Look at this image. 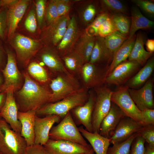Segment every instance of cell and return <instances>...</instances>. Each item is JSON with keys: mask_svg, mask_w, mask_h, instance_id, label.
I'll return each instance as SVG.
<instances>
[{"mask_svg": "<svg viewBox=\"0 0 154 154\" xmlns=\"http://www.w3.org/2000/svg\"><path fill=\"white\" fill-rule=\"evenodd\" d=\"M24 84L16 93V100L19 111H37L49 103L51 93L35 82L27 72L23 74Z\"/></svg>", "mask_w": 154, "mask_h": 154, "instance_id": "cell-1", "label": "cell"}, {"mask_svg": "<svg viewBox=\"0 0 154 154\" xmlns=\"http://www.w3.org/2000/svg\"><path fill=\"white\" fill-rule=\"evenodd\" d=\"M89 96L87 89L81 88L58 101L46 104L36 111V115L40 117L56 115L63 118L74 108L84 105Z\"/></svg>", "mask_w": 154, "mask_h": 154, "instance_id": "cell-2", "label": "cell"}, {"mask_svg": "<svg viewBox=\"0 0 154 154\" xmlns=\"http://www.w3.org/2000/svg\"><path fill=\"white\" fill-rule=\"evenodd\" d=\"M27 146L20 133L0 118V152L3 154H23Z\"/></svg>", "mask_w": 154, "mask_h": 154, "instance_id": "cell-3", "label": "cell"}, {"mask_svg": "<svg viewBox=\"0 0 154 154\" xmlns=\"http://www.w3.org/2000/svg\"><path fill=\"white\" fill-rule=\"evenodd\" d=\"M49 137L54 140H66L85 145L89 144L77 127L70 112L56 125L52 127Z\"/></svg>", "mask_w": 154, "mask_h": 154, "instance_id": "cell-4", "label": "cell"}, {"mask_svg": "<svg viewBox=\"0 0 154 154\" xmlns=\"http://www.w3.org/2000/svg\"><path fill=\"white\" fill-rule=\"evenodd\" d=\"M94 89L95 99L92 115V132L99 133L101 123L111 107L112 91L102 86Z\"/></svg>", "mask_w": 154, "mask_h": 154, "instance_id": "cell-5", "label": "cell"}, {"mask_svg": "<svg viewBox=\"0 0 154 154\" xmlns=\"http://www.w3.org/2000/svg\"><path fill=\"white\" fill-rule=\"evenodd\" d=\"M128 88L126 86H119L113 91L111 102L116 105L126 116L131 117L144 125L141 111L137 108L130 96Z\"/></svg>", "mask_w": 154, "mask_h": 154, "instance_id": "cell-6", "label": "cell"}, {"mask_svg": "<svg viewBox=\"0 0 154 154\" xmlns=\"http://www.w3.org/2000/svg\"><path fill=\"white\" fill-rule=\"evenodd\" d=\"M50 87L52 92L49 103L58 101L81 88L72 75L65 74H60L52 80Z\"/></svg>", "mask_w": 154, "mask_h": 154, "instance_id": "cell-7", "label": "cell"}, {"mask_svg": "<svg viewBox=\"0 0 154 154\" xmlns=\"http://www.w3.org/2000/svg\"><path fill=\"white\" fill-rule=\"evenodd\" d=\"M70 18L68 14L58 17L42 31L41 42L45 46L56 47L61 41Z\"/></svg>", "mask_w": 154, "mask_h": 154, "instance_id": "cell-8", "label": "cell"}, {"mask_svg": "<svg viewBox=\"0 0 154 154\" xmlns=\"http://www.w3.org/2000/svg\"><path fill=\"white\" fill-rule=\"evenodd\" d=\"M11 38V45L15 50L17 57L23 64H27L41 46L40 41L19 34H14Z\"/></svg>", "mask_w": 154, "mask_h": 154, "instance_id": "cell-9", "label": "cell"}, {"mask_svg": "<svg viewBox=\"0 0 154 154\" xmlns=\"http://www.w3.org/2000/svg\"><path fill=\"white\" fill-rule=\"evenodd\" d=\"M141 67L137 61H124L116 66L107 76L105 83L121 86L134 75Z\"/></svg>", "mask_w": 154, "mask_h": 154, "instance_id": "cell-10", "label": "cell"}, {"mask_svg": "<svg viewBox=\"0 0 154 154\" xmlns=\"http://www.w3.org/2000/svg\"><path fill=\"white\" fill-rule=\"evenodd\" d=\"M108 69V66L101 67L89 62L85 63L80 74L84 88L94 89L102 86L105 82Z\"/></svg>", "mask_w": 154, "mask_h": 154, "instance_id": "cell-11", "label": "cell"}, {"mask_svg": "<svg viewBox=\"0 0 154 154\" xmlns=\"http://www.w3.org/2000/svg\"><path fill=\"white\" fill-rule=\"evenodd\" d=\"M48 154H86L92 148L87 145L63 140L49 139L44 145Z\"/></svg>", "mask_w": 154, "mask_h": 154, "instance_id": "cell-12", "label": "cell"}, {"mask_svg": "<svg viewBox=\"0 0 154 154\" xmlns=\"http://www.w3.org/2000/svg\"><path fill=\"white\" fill-rule=\"evenodd\" d=\"M5 91L7 93L6 101L0 112V117L9 125L13 130L20 133L21 126L18 118L19 110L14 96V89L10 87Z\"/></svg>", "mask_w": 154, "mask_h": 154, "instance_id": "cell-13", "label": "cell"}, {"mask_svg": "<svg viewBox=\"0 0 154 154\" xmlns=\"http://www.w3.org/2000/svg\"><path fill=\"white\" fill-rule=\"evenodd\" d=\"M82 34L75 16L70 18L66 30L62 39L56 47L60 57L72 51L74 47Z\"/></svg>", "mask_w": 154, "mask_h": 154, "instance_id": "cell-14", "label": "cell"}, {"mask_svg": "<svg viewBox=\"0 0 154 154\" xmlns=\"http://www.w3.org/2000/svg\"><path fill=\"white\" fill-rule=\"evenodd\" d=\"M144 125L131 117L125 116L120 120L109 139L110 143L113 145L125 141L137 133Z\"/></svg>", "mask_w": 154, "mask_h": 154, "instance_id": "cell-15", "label": "cell"}, {"mask_svg": "<svg viewBox=\"0 0 154 154\" xmlns=\"http://www.w3.org/2000/svg\"><path fill=\"white\" fill-rule=\"evenodd\" d=\"M153 82V79H149L139 89L128 88L130 96L141 111L146 109H154Z\"/></svg>", "mask_w": 154, "mask_h": 154, "instance_id": "cell-16", "label": "cell"}, {"mask_svg": "<svg viewBox=\"0 0 154 154\" xmlns=\"http://www.w3.org/2000/svg\"><path fill=\"white\" fill-rule=\"evenodd\" d=\"M95 99V94L90 92L87 101L84 105L71 110V114L76 125H82L86 130L90 132H92V118Z\"/></svg>", "mask_w": 154, "mask_h": 154, "instance_id": "cell-17", "label": "cell"}, {"mask_svg": "<svg viewBox=\"0 0 154 154\" xmlns=\"http://www.w3.org/2000/svg\"><path fill=\"white\" fill-rule=\"evenodd\" d=\"M61 118L56 115L43 117L36 115L34 124L35 144L44 145L50 139V132L53 125L59 123Z\"/></svg>", "mask_w": 154, "mask_h": 154, "instance_id": "cell-18", "label": "cell"}, {"mask_svg": "<svg viewBox=\"0 0 154 154\" xmlns=\"http://www.w3.org/2000/svg\"><path fill=\"white\" fill-rule=\"evenodd\" d=\"M7 62L4 68L1 70L4 77V82L1 91H5L12 87L14 91L20 87L22 79L21 75L17 66L15 57L10 50L6 51Z\"/></svg>", "mask_w": 154, "mask_h": 154, "instance_id": "cell-19", "label": "cell"}, {"mask_svg": "<svg viewBox=\"0 0 154 154\" xmlns=\"http://www.w3.org/2000/svg\"><path fill=\"white\" fill-rule=\"evenodd\" d=\"M125 116H126L121 110L112 102L109 112L101 123L99 134L109 139L113 135L120 120Z\"/></svg>", "mask_w": 154, "mask_h": 154, "instance_id": "cell-20", "label": "cell"}, {"mask_svg": "<svg viewBox=\"0 0 154 154\" xmlns=\"http://www.w3.org/2000/svg\"><path fill=\"white\" fill-rule=\"evenodd\" d=\"M28 0H18L9 7L7 11V34L11 38L14 34L18 24L23 17L29 3Z\"/></svg>", "mask_w": 154, "mask_h": 154, "instance_id": "cell-21", "label": "cell"}, {"mask_svg": "<svg viewBox=\"0 0 154 154\" xmlns=\"http://www.w3.org/2000/svg\"><path fill=\"white\" fill-rule=\"evenodd\" d=\"M39 53L40 59L52 71L60 74L72 75L64 65L56 48L45 46Z\"/></svg>", "mask_w": 154, "mask_h": 154, "instance_id": "cell-22", "label": "cell"}, {"mask_svg": "<svg viewBox=\"0 0 154 154\" xmlns=\"http://www.w3.org/2000/svg\"><path fill=\"white\" fill-rule=\"evenodd\" d=\"M36 110L19 111L18 118L21 126V135L25 140L27 146L35 143L34 124Z\"/></svg>", "mask_w": 154, "mask_h": 154, "instance_id": "cell-23", "label": "cell"}, {"mask_svg": "<svg viewBox=\"0 0 154 154\" xmlns=\"http://www.w3.org/2000/svg\"><path fill=\"white\" fill-rule=\"evenodd\" d=\"M82 136L89 142L96 154H106L110 143L109 139L102 136L97 132L88 131L81 126L78 128Z\"/></svg>", "mask_w": 154, "mask_h": 154, "instance_id": "cell-24", "label": "cell"}, {"mask_svg": "<svg viewBox=\"0 0 154 154\" xmlns=\"http://www.w3.org/2000/svg\"><path fill=\"white\" fill-rule=\"evenodd\" d=\"M145 37L141 32H139L136 35L135 41L128 58L129 60L137 62L143 66L147 61L153 56V53L146 51L144 46L145 42Z\"/></svg>", "mask_w": 154, "mask_h": 154, "instance_id": "cell-25", "label": "cell"}, {"mask_svg": "<svg viewBox=\"0 0 154 154\" xmlns=\"http://www.w3.org/2000/svg\"><path fill=\"white\" fill-rule=\"evenodd\" d=\"M154 69V58L153 56L147 61L143 67L125 84L129 88L140 87L149 79Z\"/></svg>", "mask_w": 154, "mask_h": 154, "instance_id": "cell-26", "label": "cell"}, {"mask_svg": "<svg viewBox=\"0 0 154 154\" xmlns=\"http://www.w3.org/2000/svg\"><path fill=\"white\" fill-rule=\"evenodd\" d=\"M131 13V23L128 38L133 36L139 30H148L153 27L154 22L145 17L137 7H132Z\"/></svg>", "mask_w": 154, "mask_h": 154, "instance_id": "cell-27", "label": "cell"}, {"mask_svg": "<svg viewBox=\"0 0 154 154\" xmlns=\"http://www.w3.org/2000/svg\"><path fill=\"white\" fill-rule=\"evenodd\" d=\"M112 61L111 58L105 46L104 38L96 37L94 45L89 62L98 65L104 63L109 66Z\"/></svg>", "mask_w": 154, "mask_h": 154, "instance_id": "cell-28", "label": "cell"}, {"mask_svg": "<svg viewBox=\"0 0 154 154\" xmlns=\"http://www.w3.org/2000/svg\"><path fill=\"white\" fill-rule=\"evenodd\" d=\"M96 38V37L88 35L85 33L82 34L74 47L72 50L82 57L85 63L89 62Z\"/></svg>", "mask_w": 154, "mask_h": 154, "instance_id": "cell-29", "label": "cell"}, {"mask_svg": "<svg viewBox=\"0 0 154 154\" xmlns=\"http://www.w3.org/2000/svg\"><path fill=\"white\" fill-rule=\"evenodd\" d=\"M136 38L135 34L131 38H128L117 50L108 66L107 76L118 64L128 58L134 46Z\"/></svg>", "mask_w": 154, "mask_h": 154, "instance_id": "cell-30", "label": "cell"}, {"mask_svg": "<svg viewBox=\"0 0 154 154\" xmlns=\"http://www.w3.org/2000/svg\"><path fill=\"white\" fill-rule=\"evenodd\" d=\"M78 9L79 18L86 28L93 21L98 13L96 5L93 1H88L83 4Z\"/></svg>", "mask_w": 154, "mask_h": 154, "instance_id": "cell-31", "label": "cell"}, {"mask_svg": "<svg viewBox=\"0 0 154 154\" xmlns=\"http://www.w3.org/2000/svg\"><path fill=\"white\" fill-rule=\"evenodd\" d=\"M128 38L118 31L104 38L105 46L112 60L117 50Z\"/></svg>", "mask_w": 154, "mask_h": 154, "instance_id": "cell-32", "label": "cell"}, {"mask_svg": "<svg viewBox=\"0 0 154 154\" xmlns=\"http://www.w3.org/2000/svg\"><path fill=\"white\" fill-rule=\"evenodd\" d=\"M110 17L118 31L128 37L131 23V17L120 13H111Z\"/></svg>", "mask_w": 154, "mask_h": 154, "instance_id": "cell-33", "label": "cell"}, {"mask_svg": "<svg viewBox=\"0 0 154 154\" xmlns=\"http://www.w3.org/2000/svg\"><path fill=\"white\" fill-rule=\"evenodd\" d=\"M65 66L72 72L80 74L85 63L82 57L74 51L61 57Z\"/></svg>", "mask_w": 154, "mask_h": 154, "instance_id": "cell-34", "label": "cell"}, {"mask_svg": "<svg viewBox=\"0 0 154 154\" xmlns=\"http://www.w3.org/2000/svg\"><path fill=\"white\" fill-rule=\"evenodd\" d=\"M100 2L105 11L110 13H120L127 15L129 13L126 7L119 0H102Z\"/></svg>", "mask_w": 154, "mask_h": 154, "instance_id": "cell-35", "label": "cell"}, {"mask_svg": "<svg viewBox=\"0 0 154 154\" xmlns=\"http://www.w3.org/2000/svg\"><path fill=\"white\" fill-rule=\"evenodd\" d=\"M137 135L136 133L125 141L113 145L108 147L106 154H129L132 143Z\"/></svg>", "mask_w": 154, "mask_h": 154, "instance_id": "cell-36", "label": "cell"}, {"mask_svg": "<svg viewBox=\"0 0 154 154\" xmlns=\"http://www.w3.org/2000/svg\"><path fill=\"white\" fill-rule=\"evenodd\" d=\"M110 13L106 11L101 12L86 28L85 33L91 36H98V32L99 27L104 21L110 16Z\"/></svg>", "mask_w": 154, "mask_h": 154, "instance_id": "cell-37", "label": "cell"}, {"mask_svg": "<svg viewBox=\"0 0 154 154\" xmlns=\"http://www.w3.org/2000/svg\"><path fill=\"white\" fill-rule=\"evenodd\" d=\"M28 71L31 75L37 81L45 82L48 80V77L46 70L36 62H32L29 64Z\"/></svg>", "mask_w": 154, "mask_h": 154, "instance_id": "cell-38", "label": "cell"}, {"mask_svg": "<svg viewBox=\"0 0 154 154\" xmlns=\"http://www.w3.org/2000/svg\"><path fill=\"white\" fill-rule=\"evenodd\" d=\"M150 146L154 147V125H145L137 133Z\"/></svg>", "mask_w": 154, "mask_h": 154, "instance_id": "cell-39", "label": "cell"}, {"mask_svg": "<svg viewBox=\"0 0 154 154\" xmlns=\"http://www.w3.org/2000/svg\"><path fill=\"white\" fill-rule=\"evenodd\" d=\"M116 31H117L110 16L99 27L98 32V36L104 38Z\"/></svg>", "mask_w": 154, "mask_h": 154, "instance_id": "cell-40", "label": "cell"}, {"mask_svg": "<svg viewBox=\"0 0 154 154\" xmlns=\"http://www.w3.org/2000/svg\"><path fill=\"white\" fill-rule=\"evenodd\" d=\"M138 8L151 17L154 16V3L151 1L147 0H132Z\"/></svg>", "mask_w": 154, "mask_h": 154, "instance_id": "cell-41", "label": "cell"}, {"mask_svg": "<svg viewBox=\"0 0 154 154\" xmlns=\"http://www.w3.org/2000/svg\"><path fill=\"white\" fill-rule=\"evenodd\" d=\"M58 17L56 5L54 0H51L46 9L45 18L47 25Z\"/></svg>", "mask_w": 154, "mask_h": 154, "instance_id": "cell-42", "label": "cell"}, {"mask_svg": "<svg viewBox=\"0 0 154 154\" xmlns=\"http://www.w3.org/2000/svg\"><path fill=\"white\" fill-rule=\"evenodd\" d=\"M145 142L143 138L137 135L132 143L129 154H143Z\"/></svg>", "mask_w": 154, "mask_h": 154, "instance_id": "cell-43", "label": "cell"}, {"mask_svg": "<svg viewBox=\"0 0 154 154\" xmlns=\"http://www.w3.org/2000/svg\"><path fill=\"white\" fill-rule=\"evenodd\" d=\"M58 17L68 14L72 3L69 0H54Z\"/></svg>", "mask_w": 154, "mask_h": 154, "instance_id": "cell-44", "label": "cell"}, {"mask_svg": "<svg viewBox=\"0 0 154 154\" xmlns=\"http://www.w3.org/2000/svg\"><path fill=\"white\" fill-rule=\"evenodd\" d=\"M46 1L37 0L36 3L37 17L38 25L41 27L43 25L46 9Z\"/></svg>", "mask_w": 154, "mask_h": 154, "instance_id": "cell-45", "label": "cell"}, {"mask_svg": "<svg viewBox=\"0 0 154 154\" xmlns=\"http://www.w3.org/2000/svg\"><path fill=\"white\" fill-rule=\"evenodd\" d=\"M0 9V39L4 40L7 33V11L6 7Z\"/></svg>", "mask_w": 154, "mask_h": 154, "instance_id": "cell-46", "label": "cell"}, {"mask_svg": "<svg viewBox=\"0 0 154 154\" xmlns=\"http://www.w3.org/2000/svg\"><path fill=\"white\" fill-rule=\"evenodd\" d=\"M24 25L26 29L29 31L34 33L37 27L36 15L34 10H31L25 21Z\"/></svg>", "mask_w": 154, "mask_h": 154, "instance_id": "cell-47", "label": "cell"}, {"mask_svg": "<svg viewBox=\"0 0 154 154\" xmlns=\"http://www.w3.org/2000/svg\"><path fill=\"white\" fill-rule=\"evenodd\" d=\"M23 154H48L43 145L34 144L27 146Z\"/></svg>", "mask_w": 154, "mask_h": 154, "instance_id": "cell-48", "label": "cell"}, {"mask_svg": "<svg viewBox=\"0 0 154 154\" xmlns=\"http://www.w3.org/2000/svg\"><path fill=\"white\" fill-rule=\"evenodd\" d=\"M145 125H154V110L146 109L141 111Z\"/></svg>", "mask_w": 154, "mask_h": 154, "instance_id": "cell-49", "label": "cell"}, {"mask_svg": "<svg viewBox=\"0 0 154 154\" xmlns=\"http://www.w3.org/2000/svg\"><path fill=\"white\" fill-rule=\"evenodd\" d=\"M145 44L147 52L153 53L154 52V40L147 39L145 42Z\"/></svg>", "mask_w": 154, "mask_h": 154, "instance_id": "cell-50", "label": "cell"}, {"mask_svg": "<svg viewBox=\"0 0 154 154\" xmlns=\"http://www.w3.org/2000/svg\"><path fill=\"white\" fill-rule=\"evenodd\" d=\"M5 51L3 47L0 42V70H3L5 68L3 65L4 63Z\"/></svg>", "mask_w": 154, "mask_h": 154, "instance_id": "cell-51", "label": "cell"}, {"mask_svg": "<svg viewBox=\"0 0 154 154\" xmlns=\"http://www.w3.org/2000/svg\"><path fill=\"white\" fill-rule=\"evenodd\" d=\"M18 0H1V7H5L9 8L13 5Z\"/></svg>", "mask_w": 154, "mask_h": 154, "instance_id": "cell-52", "label": "cell"}, {"mask_svg": "<svg viewBox=\"0 0 154 154\" xmlns=\"http://www.w3.org/2000/svg\"><path fill=\"white\" fill-rule=\"evenodd\" d=\"M6 97V91H0V112L5 103Z\"/></svg>", "mask_w": 154, "mask_h": 154, "instance_id": "cell-53", "label": "cell"}, {"mask_svg": "<svg viewBox=\"0 0 154 154\" xmlns=\"http://www.w3.org/2000/svg\"><path fill=\"white\" fill-rule=\"evenodd\" d=\"M143 154H154V147L150 146L147 143L146 144L145 143Z\"/></svg>", "mask_w": 154, "mask_h": 154, "instance_id": "cell-54", "label": "cell"}, {"mask_svg": "<svg viewBox=\"0 0 154 154\" xmlns=\"http://www.w3.org/2000/svg\"><path fill=\"white\" fill-rule=\"evenodd\" d=\"M4 82V79L3 74L1 70H0V91L1 90Z\"/></svg>", "mask_w": 154, "mask_h": 154, "instance_id": "cell-55", "label": "cell"}, {"mask_svg": "<svg viewBox=\"0 0 154 154\" xmlns=\"http://www.w3.org/2000/svg\"><path fill=\"white\" fill-rule=\"evenodd\" d=\"M86 154H94V151L93 149Z\"/></svg>", "mask_w": 154, "mask_h": 154, "instance_id": "cell-56", "label": "cell"}, {"mask_svg": "<svg viewBox=\"0 0 154 154\" xmlns=\"http://www.w3.org/2000/svg\"><path fill=\"white\" fill-rule=\"evenodd\" d=\"M1 7V0H0V9Z\"/></svg>", "mask_w": 154, "mask_h": 154, "instance_id": "cell-57", "label": "cell"}, {"mask_svg": "<svg viewBox=\"0 0 154 154\" xmlns=\"http://www.w3.org/2000/svg\"><path fill=\"white\" fill-rule=\"evenodd\" d=\"M0 154H3L1 153V152H0Z\"/></svg>", "mask_w": 154, "mask_h": 154, "instance_id": "cell-58", "label": "cell"}, {"mask_svg": "<svg viewBox=\"0 0 154 154\" xmlns=\"http://www.w3.org/2000/svg\"><path fill=\"white\" fill-rule=\"evenodd\" d=\"M0 118H1L0 117Z\"/></svg>", "mask_w": 154, "mask_h": 154, "instance_id": "cell-59", "label": "cell"}]
</instances>
